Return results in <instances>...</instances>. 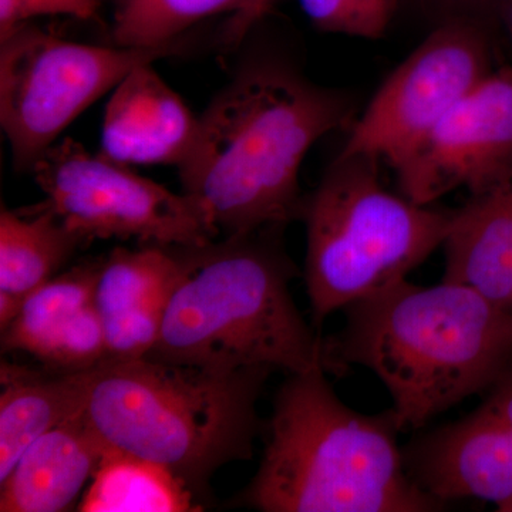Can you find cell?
<instances>
[{"label": "cell", "mask_w": 512, "mask_h": 512, "mask_svg": "<svg viewBox=\"0 0 512 512\" xmlns=\"http://www.w3.org/2000/svg\"><path fill=\"white\" fill-rule=\"evenodd\" d=\"M274 370L177 365L151 357L90 369L82 416L106 450L156 463L207 497L225 464L249 460L258 400Z\"/></svg>", "instance_id": "5"}, {"label": "cell", "mask_w": 512, "mask_h": 512, "mask_svg": "<svg viewBox=\"0 0 512 512\" xmlns=\"http://www.w3.org/2000/svg\"><path fill=\"white\" fill-rule=\"evenodd\" d=\"M498 26L504 30L512 47V0H505L500 15H498Z\"/></svg>", "instance_id": "25"}, {"label": "cell", "mask_w": 512, "mask_h": 512, "mask_svg": "<svg viewBox=\"0 0 512 512\" xmlns=\"http://www.w3.org/2000/svg\"><path fill=\"white\" fill-rule=\"evenodd\" d=\"M512 157V66L468 93L396 168L407 200L433 205L448 192L473 194Z\"/></svg>", "instance_id": "10"}, {"label": "cell", "mask_w": 512, "mask_h": 512, "mask_svg": "<svg viewBox=\"0 0 512 512\" xmlns=\"http://www.w3.org/2000/svg\"><path fill=\"white\" fill-rule=\"evenodd\" d=\"M200 117L153 69L140 64L111 92L104 111L100 154L128 165H174L190 157Z\"/></svg>", "instance_id": "13"}, {"label": "cell", "mask_w": 512, "mask_h": 512, "mask_svg": "<svg viewBox=\"0 0 512 512\" xmlns=\"http://www.w3.org/2000/svg\"><path fill=\"white\" fill-rule=\"evenodd\" d=\"M165 305L167 301L157 302L146 308L103 319L106 342L104 362H124L150 355L160 336Z\"/></svg>", "instance_id": "21"}, {"label": "cell", "mask_w": 512, "mask_h": 512, "mask_svg": "<svg viewBox=\"0 0 512 512\" xmlns=\"http://www.w3.org/2000/svg\"><path fill=\"white\" fill-rule=\"evenodd\" d=\"M190 488L170 470L120 451L106 450L80 512L201 511Z\"/></svg>", "instance_id": "19"}, {"label": "cell", "mask_w": 512, "mask_h": 512, "mask_svg": "<svg viewBox=\"0 0 512 512\" xmlns=\"http://www.w3.org/2000/svg\"><path fill=\"white\" fill-rule=\"evenodd\" d=\"M403 458L414 483L444 505L473 498L512 512V433L485 400L463 419L414 437Z\"/></svg>", "instance_id": "11"}, {"label": "cell", "mask_w": 512, "mask_h": 512, "mask_svg": "<svg viewBox=\"0 0 512 512\" xmlns=\"http://www.w3.org/2000/svg\"><path fill=\"white\" fill-rule=\"evenodd\" d=\"M87 242L52 212L29 208L0 212V328L5 329L23 302L53 278Z\"/></svg>", "instance_id": "17"}, {"label": "cell", "mask_w": 512, "mask_h": 512, "mask_svg": "<svg viewBox=\"0 0 512 512\" xmlns=\"http://www.w3.org/2000/svg\"><path fill=\"white\" fill-rule=\"evenodd\" d=\"M55 214L87 242L130 239L160 247H201L220 235L190 195L175 194L100 153L66 138L37 160L32 173Z\"/></svg>", "instance_id": "8"}, {"label": "cell", "mask_w": 512, "mask_h": 512, "mask_svg": "<svg viewBox=\"0 0 512 512\" xmlns=\"http://www.w3.org/2000/svg\"><path fill=\"white\" fill-rule=\"evenodd\" d=\"M281 229L177 247L180 268L147 357L212 369L326 372V339L292 298L289 285L299 271L279 242Z\"/></svg>", "instance_id": "3"}, {"label": "cell", "mask_w": 512, "mask_h": 512, "mask_svg": "<svg viewBox=\"0 0 512 512\" xmlns=\"http://www.w3.org/2000/svg\"><path fill=\"white\" fill-rule=\"evenodd\" d=\"M100 265L101 259L76 266L33 292L2 329L3 350L28 353L63 373L84 372L103 363V320L94 305Z\"/></svg>", "instance_id": "12"}, {"label": "cell", "mask_w": 512, "mask_h": 512, "mask_svg": "<svg viewBox=\"0 0 512 512\" xmlns=\"http://www.w3.org/2000/svg\"><path fill=\"white\" fill-rule=\"evenodd\" d=\"M276 0H121L114 22L117 46L136 49L174 47L198 23L228 16L227 40L237 43L275 5Z\"/></svg>", "instance_id": "18"}, {"label": "cell", "mask_w": 512, "mask_h": 512, "mask_svg": "<svg viewBox=\"0 0 512 512\" xmlns=\"http://www.w3.org/2000/svg\"><path fill=\"white\" fill-rule=\"evenodd\" d=\"M90 370L42 373L2 362L0 483L35 441L82 412Z\"/></svg>", "instance_id": "16"}, {"label": "cell", "mask_w": 512, "mask_h": 512, "mask_svg": "<svg viewBox=\"0 0 512 512\" xmlns=\"http://www.w3.org/2000/svg\"><path fill=\"white\" fill-rule=\"evenodd\" d=\"M375 158L340 153L311 197L306 291L313 323L407 279L443 247L456 210L414 204L380 183Z\"/></svg>", "instance_id": "6"}, {"label": "cell", "mask_w": 512, "mask_h": 512, "mask_svg": "<svg viewBox=\"0 0 512 512\" xmlns=\"http://www.w3.org/2000/svg\"><path fill=\"white\" fill-rule=\"evenodd\" d=\"M323 369L275 397L261 466L238 503L262 512H439L404 466L393 412L350 409Z\"/></svg>", "instance_id": "4"}, {"label": "cell", "mask_w": 512, "mask_h": 512, "mask_svg": "<svg viewBox=\"0 0 512 512\" xmlns=\"http://www.w3.org/2000/svg\"><path fill=\"white\" fill-rule=\"evenodd\" d=\"M175 47L84 45L37 26L0 37V123L16 170L29 171L84 110L140 64Z\"/></svg>", "instance_id": "7"}, {"label": "cell", "mask_w": 512, "mask_h": 512, "mask_svg": "<svg viewBox=\"0 0 512 512\" xmlns=\"http://www.w3.org/2000/svg\"><path fill=\"white\" fill-rule=\"evenodd\" d=\"M443 248L444 281L512 308V157L456 210Z\"/></svg>", "instance_id": "14"}, {"label": "cell", "mask_w": 512, "mask_h": 512, "mask_svg": "<svg viewBox=\"0 0 512 512\" xmlns=\"http://www.w3.org/2000/svg\"><path fill=\"white\" fill-rule=\"evenodd\" d=\"M353 114L348 93L279 64L247 67L201 114L195 146L178 168L183 190L225 237L284 228L302 217L306 154Z\"/></svg>", "instance_id": "1"}, {"label": "cell", "mask_w": 512, "mask_h": 512, "mask_svg": "<svg viewBox=\"0 0 512 512\" xmlns=\"http://www.w3.org/2000/svg\"><path fill=\"white\" fill-rule=\"evenodd\" d=\"M430 12L444 20L463 19L498 26V15L505 0H420Z\"/></svg>", "instance_id": "23"}, {"label": "cell", "mask_w": 512, "mask_h": 512, "mask_svg": "<svg viewBox=\"0 0 512 512\" xmlns=\"http://www.w3.org/2000/svg\"><path fill=\"white\" fill-rule=\"evenodd\" d=\"M180 268L177 247L116 248L101 259L94 305L101 320L165 302Z\"/></svg>", "instance_id": "20"}, {"label": "cell", "mask_w": 512, "mask_h": 512, "mask_svg": "<svg viewBox=\"0 0 512 512\" xmlns=\"http://www.w3.org/2000/svg\"><path fill=\"white\" fill-rule=\"evenodd\" d=\"M487 393L485 402L493 407L512 433V360Z\"/></svg>", "instance_id": "24"}, {"label": "cell", "mask_w": 512, "mask_h": 512, "mask_svg": "<svg viewBox=\"0 0 512 512\" xmlns=\"http://www.w3.org/2000/svg\"><path fill=\"white\" fill-rule=\"evenodd\" d=\"M490 29L473 20L440 22L382 84L342 153L375 158L396 170L494 72Z\"/></svg>", "instance_id": "9"}, {"label": "cell", "mask_w": 512, "mask_h": 512, "mask_svg": "<svg viewBox=\"0 0 512 512\" xmlns=\"http://www.w3.org/2000/svg\"><path fill=\"white\" fill-rule=\"evenodd\" d=\"M343 313L345 326L326 339V372H372L392 397L400 433L488 392L512 360L511 306L458 282L403 279Z\"/></svg>", "instance_id": "2"}, {"label": "cell", "mask_w": 512, "mask_h": 512, "mask_svg": "<svg viewBox=\"0 0 512 512\" xmlns=\"http://www.w3.org/2000/svg\"><path fill=\"white\" fill-rule=\"evenodd\" d=\"M106 448L82 412L40 437L0 483L2 512L70 510L103 460Z\"/></svg>", "instance_id": "15"}, {"label": "cell", "mask_w": 512, "mask_h": 512, "mask_svg": "<svg viewBox=\"0 0 512 512\" xmlns=\"http://www.w3.org/2000/svg\"><path fill=\"white\" fill-rule=\"evenodd\" d=\"M106 0H0V37L39 16H72L89 20Z\"/></svg>", "instance_id": "22"}, {"label": "cell", "mask_w": 512, "mask_h": 512, "mask_svg": "<svg viewBox=\"0 0 512 512\" xmlns=\"http://www.w3.org/2000/svg\"><path fill=\"white\" fill-rule=\"evenodd\" d=\"M120 2H121V0H117V3H120Z\"/></svg>", "instance_id": "26"}]
</instances>
